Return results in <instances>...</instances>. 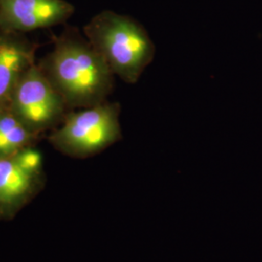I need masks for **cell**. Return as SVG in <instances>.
Instances as JSON below:
<instances>
[{"instance_id":"cell-1","label":"cell","mask_w":262,"mask_h":262,"mask_svg":"<svg viewBox=\"0 0 262 262\" xmlns=\"http://www.w3.org/2000/svg\"><path fill=\"white\" fill-rule=\"evenodd\" d=\"M53 49L37 64L72 110L94 107L112 94L115 75L85 36L66 27L53 36Z\"/></svg>"},{"instance_id":"cell-2","label":"cell","mask_w":262,"mask_h":262,"mask_svg":"<svg viewBox=\"0 0 262 262\" xmlns=\"http://www.w3.org/2000/svg\"><path fill=\"white\" fill-rule=\"evenodd\" d=\"M84 36L127 84H135L154 60L156 47L146 29L128 16L103 11L84 27Z\"/></svg>"},{"instance_id":"cell-3","label":"cell","mask_w":262,"mask_h":262,"mask_svg":"<svg viewBox=\"0 0 262 262\" xmlns=\"http://www.w3.org/2000/svg\"><path fill=\"white\" fill-rule=\"evenodd\" d=\"M121 110L120 103L108 100L79 111L72 110L57 128L50 132L48 141L67 157L92 158L122 139Z\"/></svg>"},{"instance_id":"cell-4","label":"cell","mask_w":262,"mask_h":262,"mask_svg":"<svg viewBox=\"0 0 262 262\" xmlns=\"http://www.w3.org/2000/svg\"><path fill=\"white\" fill-rule=\"evenodd\" d=\"M8 107L28 129L42 136L57 128L71 111L37 63L20 78Z\"/></svg>"},{"instance_id":"cell-5","label":"cell","mask_w":262,"mask_h":262,"mask_svg":"<svg viewBox=\"0 0 262 262\" xmlns=\"http://www.w3.org/2000/svg\"><path fill=\"white\" fill-rule=\"evenodd\" d=\"M43 157L36 147L0 157V221H11L46 187Z\"/></svg>"},{"instance_id":"cell-6","label":"cell","mask_w":262,"mask_h":262,"mask_svg":"<svg viewBox=\"0 0 262 262\" xmlns=\"http://www.w3.org/2000/svg\"><path fill=\"white\" fill-rule=\"evenodd\" d=\"M75 11L66 0H0L4 30L27 33L64 25Z\"/></svg>"},{"instance_id":"cell-7","label":"cell","mask_w":262,"mask_h":262,"mask_svg":"<svg viewBox=\"0 0 262 262\" xmlns=\"http://www.w3.org/2000/svg\"><path fill=\"white\" fill-rule=\"evenodd\" d=\"M38 48L25 33L0 31V108L8 106L20 78L36 63Z\"/></svg>"},{"instance_id":"cell-8","label":"cell","mask_w":262,"mask_h":262,"mask_svg":"<svg viewBox=\"0 0 262 262\" xmlns=\"http://www.w3.org/2000/svg\"><path fill=\"white\" fill-rule=\"evenodd\" d=\"M44 136L28 129L9 107L0 108V157H8L28 147H36Z\"/></svg>"},{"instance_id":"cell-9","label":"cell","mask_w":262,"mask_h":262,"mask_svg":"<svg viewBox=\"0 0 262 262\" xmlns=\"http://www.w3.org/2000/svg\"><path fill=\"white\" fill-rule=\"evenodd\" d=\"M2 30H4V29L2 28V27H1V25H0V31H2Z\"/></svg>"}]
</instances>
